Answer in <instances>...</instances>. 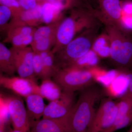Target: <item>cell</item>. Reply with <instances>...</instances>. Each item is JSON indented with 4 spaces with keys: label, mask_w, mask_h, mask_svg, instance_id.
<instances>
[{
    "label": "cell",
    "mask_w": 132,
    "mask_h": 132,
    "mask_svg": "<svg viewBox=\"0 0 132 132\" xmlns=\"http://www.w3.org/2000/svg\"><path fill=\"white\" fill-rule=\"evenodd\" d=\"M39 54L47 72L50 78H53L59 71L55 65L54 54L52 53V50Z\"/></svg>",
    "instance_id": "obj_20"
},
{
    "label": "cell",
    "mask_w": 132,
    "mask_h": 132,
    "mask_svg": "<svg viewBox=\"0 0 132 132\" xmlns=\"http://www.w3.org/2000/svg\"><path fill=\"white\" fill-rule=\"evenodd\" d=\"M41 3L43 22L46 25L53 23L62 17L61 12L65 7L59 3L45 1Z\"/></svg>",
    "instance_id": "obj_14"
},
{
    "label": "cell",
    "mask_w": 132,
    "mask_h": 132,
    "mask_svg": "<svg viewBox=\"0 0 132 132\" xmlns=\"http://www.w3.org/2000/svg\"><path fill=\"white\" fill-rule=\"evenodd\" d=\"M117 112V103L110 98L104 99L95 112L87 132H101L110 127Z\"/></svg>",
    "instance_id": "obj_5"
},
{
    "label": "cell",
    "mask_w": 132,
    "mask_h": 132,
    "mask_svg": "<svg viewBox=\"0 0 132 132\" xmlns=\"http://www.w3.org/2000/svg\"><path fill=\"white\" fill-rule=\"evenodd\" d=\"M91 47L90 40L84 35L73 39L54 54V63L58 70L68 67L83 56Z\"/></svg>",
    "instance_id": "obj_4"
},
{
    "label": "cell",
    "mask_w": 132,
    "mask_h": 132,
    "mask_svg": "<svg viewBox=\"0 0 132 132\" xmlns=\"http://www.w3.org/2000/svg\"><path fill=\"white\" fill-rule=\"evenodd\" d=\"M24 24L35 27L43 22L41 3H38L34 8L24 10L18 17Z\"/></svg>",
    "instance_id": "obj_17"
},
{
    "label": "cell",
    "mask_w": 132,
    "mask_h": 132,
    "mask_svg": "<svg viewBox=\"0 0 132 132\" xmlns=\"http://www.w3.org/2000/svg\"><path fill=\"white\" fill-rule=\"evenodd\" d=\"M93 51L97 54L103 57L110 56L111 46H108L106 39L104 37H100L95 41L93 46Z\"/></svg>",
    "instance_id": "obj_22"
},
{
    "label": "cell",
    "mask_w": 132,
    "mask_h": 132,
    "mask_svg": "<svg viewBox=\"0 0 132 132\" xmlns=\"http://www.w3.org/2000/svg\"><path fill=\"white\" fill-rule=\"evenodd\" d=\"M21 7L25 10L34 8L38 3L36 0H17Z\"/></svg>",
    "instance_id": "obj_26"
},
{
    "label": "cell",
    "mask_w": 132,
    "mask_h": 132,
    "mask_svg": "<svg viewBox=\"0 0 132 132\" xmlns=\"http://www.w3.org/2000/svg\"><path fill=\"white\" fill-rule=\"evenodd\" d=\"M5 98L7 102L14 130L30 132V120L21 98L17 95Z\"/></svg>",
    "instance_id": "obj_6"
},
{
    "label": "cell",
    "mask_w": 132,
    "mask_h": 132,
    "mask_svg": "<svg viewBox=\"0 0 132 132\" xmlns=\"http://www.w3.org/2000/svg\"><path fill=\"white\" fill-rule=\"evenodd\" d=\"M69 114L59 119L43 118L32 121H30V132H68Z\"/></svg>",
    "instance_id": "obj_11"
},
{
    "label": "cell",
    "mask_w": 132,
    "mask_h": 132,
    "mask_svg": "<svg viewBox=\"0 0 132 132\" xmlns=\"http://www.w3.org/2000/svg\"><path fill=\"white\" fill-rule=\"evenodd\" d=\"M127 132H132V124L131 125L130 129Z\"/></svg>",
    "instance_id": "obj_32"
},
{
    "label": "cell",
    "mask_w": 132,
    "mask_h": 132,
    "mask_svg": "<svg viewBox=\"0 0 132 132\" xmlns=\"http://www.w3.org/2000/svg\"><path fill=\"white\" fill-rule=\"evenodd\" d=\"M87 20L85 13L80 11H74L70 16L63 18L58 28L52 53L54 54L73 40L76 34L87 26Z\"/></svg>",
    "instance_id": "obj_3"
},
{
    "label": "cell",
    "mask_w": 132,
    "mask_h": 132,
    "mask_svg": "<svg viewBox=\"0 0 132 132\" xmlns=\"http://www.w3.org/2000/svg\"><path fill=\"white\" fill-rule=\"evenodd\" d=\"M110 56L118 64L132 65V41L129 39H116L112 42Z\"/></svg>",
    "instance_id": "obj_10"
},
{
    "label": "cell",
    "mask_w": 132,
    "mask_h": 132,
    "mask_svg": "<svg viewBox=\"0 0 132 132\" xmlns=\"http://www.w3.org/2000/svg\"><path fill=\"white\" fill-rule=\"evenodd\" d=\"M75 98L74 93L62 92L59 99L46 106L43 118L59 119L65 118L75 104Z\"/></svg>",
    "instance_id": "obj_9"
},
{
    "label": "cell",
    "mask_w": 132,
    "mask_h": 132,
    "mask_svg": "<svg viewBox=\"0 0 132 132\" xmlns=\"http://www.w3.org/2000/svg\"><path fill=\"white\" fill-rule=\"evenodd\" d=\"M51 3H61L66 7L67 4H68L70 0H46Z\"/></svg>",
    "instance_id": "obj_29"
},
{
    "label": "cell",
    "mask_w": 132,
    "mask_h": 132,
    "mask_svg": "<svg viewBox=\"0 0 132 132\" xmlns=\"http://www.w3.org/2000/svg\"><path fill=\"white\" fill-rule=\"evenodd\" d=\"M62 19L61 17L53 23L36 29L32 43L40 42L46 45H55L57 31Z\"/></svg>",
    "instance_id": "obj_12"
},
{
    "label": "cell",
    "mask_w": 132,
    "mask_h": 132,
    "mask_svg": "<svg viewBox=\"0 0 132 132\" xmlns=\"http://www.w3.org/2000/svg\"><path fill=\"white\" fill-rule=\"evenodd\" d=\"M0 71L10 76L16 72L14 61L10 49L0 43Z\"/></svg>",
    "instance_id": "obj_16"
},
{
    "label": "cell",
    "mask_w": 132,
    "mask_h": 132,
    "mask_svg": "<svg viewBox=\"0 0 132 132\" xmlns=\"http://www.w3.org/2000/svg\"><path fill=\"white\" fill-rule=\"evenodd\" d=\"M1 5H3L9 9L12 12V18L20 17L24 9L20 6L17 0H0Z\"/></svg>",
    "instance_id": "obj_23"
},
{
    "label": "cell",
    "mask_w": 132,
    "mask_h": 132,
    "mask_svg": "<svg viewBox=\"0 0 132 132\" xmlns=\"http://www.w3.org/2000/svg\"><path fill=\"white\" fill-rule=\"evenodd\" d=\"M34 53L33 70L35 76L40 78L42 80L50 78L43 65L40 54L39 53Z\"/></svg>",
    "instance_id": "obj_21"
},
{
    "label": "cell",
    "mask_w": 132,
    "mask_h": 132,
    "mask_svg": "<svg viewBox=\"0 0 132 132\" xmlns=\"http://www.w3.org/2000/svg\"><path fill=\"white\" fill-rule=\"evenodd\" d=\"M11 17L12 12L9 8L1 5L0 6V29L1 31H7L9 25L8 23Z\"/></svg>",
    "instance_id": "obj_25"
},
{
    "label": "cell",
    "mask_w": 132,
    "mask_h": 132,
    "mask_svg": "<svg viewBox=\"0 0 132 132\" xmlns=\"http://www.w3.org/2000/svg\"><path fill=\"white\" fill-rule=\"evenodd\" d=\"M98 62V58L97 54L93 50H90L75 61L69 67L85 68L87 67L96 65Z\"/></svg>",
    "instance_id": "obj_19"
},
{
    "label": "cell",
    "mask_w": 132,
    "mask_h": 132,
    "mask_svg": "<svg viewBox=\"0 0 132 132\" xmlns=\"http://www.w3.org/2000/svg\"><path fill=\"white\" fill-rule=\"evenodd\" d=\"M10 51L15 67L16 72L20 77L35 80L33 70L34 52L31 47L18 48L12 47Z\"/></svg>",
    "instance_id": "obj_8"
},
{
    "label": "cell",
    "mask_w": 132,
    "mask_h": 132,
    "mask_svg": "<svg viewBox=\"0 0 132 132\" xmlns=\"http://www.w3.org/2000/svg\"><path fill=\"white\" fill-rule=\"evenodd\" d=\"M52 80L62 92L74 93L93 85L94 78L92 73L86 69L68 67L59 69Z\"/></svg>",
    "instance_id": "obj_2"
},
{
    "label": "cell",
    "mask_w": 132,
    "mask_h": 132,
    "mask_svg": "<svg viewBox=\"0 0 132 132\" xmlns=\"http://www.w3.org/2000/svg\"><path fill=\"white\" fill-rule=\"evenodd\" d=\"M25 98L30 121L39 120L43 116L46 106L43 97L40 95L32 94Z\"/></svg>",
    "instance_id": "obj_13"
},
{
    "label": "cell",
    "mask_w": 132,
    "mask_h": 132,
    "mask_svg": "<svg viewBox=\"0 0 132 132\" xmlns=\"http://www.w3.org/2000/svg\"><path fill=\"white\" fill-rule=\"evenodd\" d=\"M39 88L41 96L50 102L59 99L62 93L61 88L51 78L43 80Z\"/></svg>",
    "instance_id": "obj_15"
},
{
    "label": "cell",
    "mask_w": 132,
    "mask_h": 132,
    "mask_svg": "<svg viewBox=\"0 0 132 132\" xmlns=\"http://www.w3.org/2000/svg\"><path fill=\"white\" fill-rule=\"evenodd\" d=\"M132 124V112L118 122L114 123L110 127L101 132H114Z\"/></svg>",
    "instance_id": "obj_24"
},
{
    "label": "cell",
    "mask_w": 132,
    "mask_h": 132,
    "mask_svg": "<svg viewBox=\"0 0 132 132\" xmlns=\"http://www.w3.org/2000/svg\"><path fill=\"white\" fill-rule=\"evenodd\" d=\"M9 132H24L22 131H20V130H12V131H10Z\"/></svg>",
    "instance_id": "obj_31"
},
{
    "label": "cell",
    "mask_w": 132,
    "mask_h": 132,
    "mask_svg": "<svg viewBox=\"0 0 132 132\" xmlns=\"http://www.w3.org/2000/svg\"><path fill=\"white\" fill-rule=\"evenodd\" d=\"M122 11L127 15H132V2L126 3L122 7Z\"/></svg>",
    "instance_id": "obj_28"
},
{
    "label": "cell",
    "mask_w": 132,
    "mask_h": 132,
    "mask_svg": "<svg viewBox=\"0 0 132 132\" xmlns=\"http://www.w3.org/2000/svg\"><path fill=\"white\" fill-rule=\"evenodd\" d=\"M38 3H42L43 2L45 1L46 0H36Z\"/></svg>",
    "instance_id": "obj_30"
},
{
    "label": "cell",
    "mask_w": 132,
    "mask_h": 132,
    "mask_svg": "<svg viewBox=\"0 0 132 132\" xmlns=\"http://www.w3.org/2000/svg\"><path fill=\"white\" fill-rule=\"evenodd\" d=\"M123 26L126 29L132 30V15H128L122 22Z\"/></svg>",
    "instance_id": "obj_27"
},
{
    "label": "cell",
    "mask_w": 132,
    "mask_h": 132,
    "mask_svg": "<svg viewBox=\"0 0 132 132\" xmlns=\"http://www.w3.org/2000/svg\"><path fill=\"white\" fill-rule=\"evenodd\" d=\"M81 91L68 115V132H87L96 112L95 104L102 95L100 89L93 85Z\"/></svg>",
    "instance_id": "obj_1"
},
{
    "label": "cell",
    "mask_w": 132,
    "mask_h": 132,
    "mask_svg": "<svg viewBox=\"0 0 132 132\" xmlns=\"http://www.w3.org/2000/svg\"><path fill=\"white\" fill-rule=\"evenodd\" d=\"M100 1L102 9L109 17L114 20L120 19L122 7L120 0H100Z\"/></svg>",
    "instance_id": "obj_18"
},
{
    "label": "cell",
    "mask_w": 132,
    "mask_h": 132,
    "mask_svg": "<svg viewBox=\"0 0 132 132\" xmlns=\"http://www.w3.org/2000/svg\"><path fill=\"white\" fill-rule=\"evenodd\" d=\"M0 84L3 87L11 90L20 97L26 98L32 94L40 95L39 86L35 80L21 77H6L1 74Z\"/></svg>",
    "instance_id": "obj_7"
}]
</instances>
